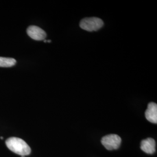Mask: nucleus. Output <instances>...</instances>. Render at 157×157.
Segmentation results:
<instances>
[{
  "label": "nucleus",
  "mask_w": 157,
  "mask_h": 157,
  "mask_svg": "<svg viewBox=\"0 0 157 157\" xmlns=\"http://www.w3.org/2000/svg\"><path fill=\"white\" fill-rule=\"evenodd\" d=\"M140 148L147 154H154L155 152V141L152 138H147L141 141Z\"/></svg>",
  "instance_id": "nucleus-6"
},
{
  "label": "nucleus",
  "mask_w": 157,
  "mask_h": 157,
  "mask_svg": "<svg viewBox=\"0 0 157 157\" xmlns=\"http://www.w3.org/2000/svg\"><path fill=\"white\" fill-rule=\"evenodd\" d=\"M16 63L17 61L14 58L0 56V67H12L14 66Z\"/></svg>",
  "instance_id": "nucleus-7"
},
{
  "label": "nucleus",
  "mask_w": 157,
  "mask_h": 157,
  "mask_svg": "<svg viewBox=\"0 0 157 157\" xmlns=\"http://www.w3.org/2000/svg\"><path fill=\"white\" fill-rule=\"evenodd\" d=\"M6 146L14 153L21 156L28 155L31 152V148L25 141L18 138L12 137L6 141Z\"/></svg>",
  "instance_id": "nucleus-1"
},
{
  "label": "nucleus",
  "mask_w": 157,
  "mask_h": 157,
  "mask_svg": "<svg viewBox=\"0 0 157 157\" xmlns=\"http://www.w3.org/2000/svg\"><path fill=\"white\" fill-rule=\"evenodd\" d=\"M121 138L115 134H111L103 137L101 143L108 150H117L121 144Z\"/></svg>",
  "instance_id": "nucleus-3"
},
{
  "label": "nucleus",
  "mask_w": 157,
  "mask_h": 157,
  "mask_svg": "<svg viewBox=\"0 0 157 157\" xmlns=\"http://www.w3.org/2000/svg\"><path fill=\"white\" fill-rule=\"evenodd\" d=\"M0 138H1V140H2V139H3V137H1Z\"/></svg>",
  "instance_id": "nucleus-9"
},
{
  "label": "nucleus",
  "mask_w": 157,
  "mask_h": 157,
  "mask_svg": "<svg viewBox=\"0 0 157 157\" xmlns=\"http://www.w3.org/2000/svg\"><path fill=\"white\" fill-rule=\"evenodd\" d=\"M27 33L30 38L37 41L44 40L47 36L44 30L36 26H30L27 29Z\"/></svg>",
  "instance_id": "nucleus-4"
},
{
  "label": "nucleus",
  "mask_w": 157,
  "mask_h": 157,
  "mask_svg": "<svg viewBox=\"0 0 157 157\" xmlns=\"http://www.w3.org/2000/svg\"><path fill=\"white\" fill-rule=\"evenodd\" d=\"M51 40H47V43H51Z\"/></svg>",
  "instance_id": "nucleus-8"
},
{
  "label": "nucleus",
  "mask_w": 157,
  "mask_h": 157,
  "mask_svg": "<svg viewBox=\"0 0 157 157\" xmlns=\"http://www.w3.org/2000/svg\"><path fill=\"white\" fill-rule=\"evenodd\" d=\"M104 22L101 19L96 17H86L80 22V27L88 32L97 31L103 26Z\"/></svg>",
  "instance_id": "nucleus-2"
},
{
  "label": "nucleus",
  "mask_w": 157,
  "mask_h": 157,
  "mask_svg": "<svg viewBox=\"0 0 157 157\" xmlns=\"http://www.w3.org/2000/svg\"><path fill=\"white\" fill-rule=\"evenodd\" d=\"M146 119L152 124L157 123V105L155 102H150L145 112Z\"/></svg>",
  "instance_id": "nucleus-5"
}]
</instances>
